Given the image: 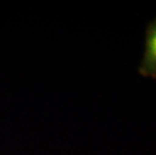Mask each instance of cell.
<instances>
[{"instance_id": "1", "label": "cell", "mask_w": 156, "mask_h": 155, "mask_svg": "<svg viewBox=\"0 0 156 155\" xmlns=\"http://www.w3.org/2000/svg\"><path fill=\"white\" fill-rule=\"evenodd\" d=\"M139 72L144 77L156 79V19L149 23L146 30L145 51Z\"/></svg>"}]
</instances>
